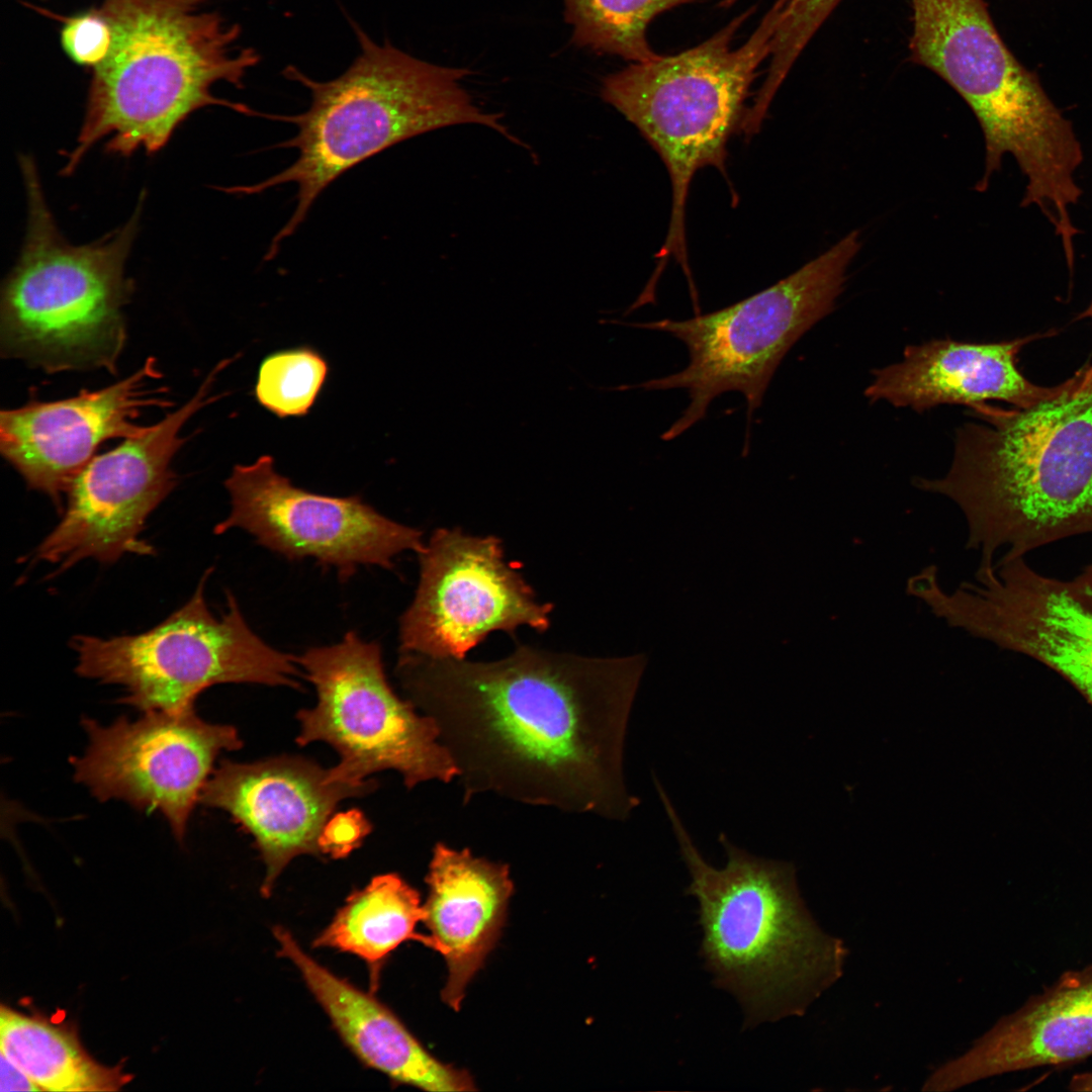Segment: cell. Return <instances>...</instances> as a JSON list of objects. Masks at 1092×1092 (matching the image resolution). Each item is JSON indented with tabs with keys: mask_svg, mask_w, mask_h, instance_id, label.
<instances>
[{
	"mask_svg": "<svg viewBox=\"0 0 1092 1092\" xmlns=\"http://www.w3.org/2000/svg\"><path fill=\"white\" fill-rule=\"evenodd\" d=\"M424 918L419 893L399 876L385 874L351 895L313 944L355 954L375 971L406 940L431 948L430 936L416 932Z\"/></svg>",
	"mask_w": 1092,
	"mask_h": 1092,
	"instance_id": "24",
	"label": "cell"
},
{
	"mask_svg": "<svg viewBox=\"0 0 1092 1092\" xmlns=\"http://www.w3.org/2000/svg\"><path fill=\"white\" fill-rule=\"evenodd\" d=\"M972 408L946 473L913 484L959 508L979 566L1092 533V367L1030 406Z\"/></svg>",
	"mask_w": 1092,
	"mask_h": 1092,
	"instance_id": "2",
	"label": "cell"
},
{
	"mask_svg": "<svg viewBox=\"0 0 1092 1092\" xmlns=\"http://www.w3.org/2000/svg\"><path fill=\"white\" fill-rule=\"evenodd\" d=\"M274 935L333 1026L367 1067L396 1083L427 1091H475L471 1075L440 1062L385 1005L331 973L308 956L284 928Z\"/></svg>",
	"mask_w": 1092,
	"mask_h": 1092,
	"instance_id": "22",
	"label": "cell"
},
{
	"mask_svg": "<svg viewBox=\"0 0 1092 1092\" xmlns=\"http://www.w3.org/2000/svg\"><path fill=\"white\" fill-rule=\"evenodd\" d=\"M88 745L72 759L75 780L99 801L159 811L182 842L217 755L242 746L237 729L199 718L194 709L145 712L108 726L86 718Z\"/></svg>",
	"mask_w": 1092,
	"mask_h": 1092,
	"instance_id": "16",
	"label": "cell"
},
{
	"mask_svg": "<svg viewBox=\"0 0 1092 1092\" xmlns=\"http://www.w3.org/2000/svg\"><path fill=\"white\" fill-rule=\"evenodd\" d=\"M23 5L60 23L61 48L74 65L91 72L107 57L112 29L99 6L63 15L31 3L24 2Z\"/></svg>",
	"mask_w": 1092,
	"mask_h": 1092,
	"instance_id": "28",
	"label": "cell"
},
{
	"mask_svg": "<svg viewBox=\"0 0 1092 1092\" xmlns=\"http://www.w3.org/2000/svg\"><path fill=\"white\" fill-rule=\"evenodd\" d=\"M646 656L587 657L521 645L495 661L400 653L410 701L436 723L463 803L491 793L625 821L624 746Z\"/></svg>",
	"mask_w": 1092,
	"mask_h": 1092,
	"instance_id": "1",
	"label": "cell"
},
{
	"mask_svg": "<svg viewBox=\"0 0 1092 1092\" xmlns=\"http://www.w3.org/2000/svg\"><path fill=\"white\" fill-rule=\"evenodd\" d=\"M781 21L769 56L766 78L758 90L763 101L774 99L793 65L841 0H781Z\"/></svg>",
	"mask_w": 1092,
	"mask_h": 1092,
	"instance_id": "27",
	"label": "cell"
},
{
	"mask_svg": "<svg viewBox=\"0 0 1092 1092\" xmlns=\"http://www.w3.org/2000/svg\"><path fill=\"white\" fill-rule=\"evenodd\" d=\"M0 1091H39V1087L4 1055L0 1058Z\"/></svg>",
	"mask_w": 1092,
	"mask_h": 1092,
	"instance_id": "30",
	"label": "cell"
},
{
	"mask_svg": "<svg viewBox=\"0 0 1092 1092\" xmlns=\"http://www.w3.org/2000/svg\"><path fill=\"white\" fill-rule=\"evenodd\" d=\"M225 364L219 363L179 408L87 464L67 492L61 521L36 547L33 559L57 565L61 572L86 558L112 563L126 553L153 554L141 532L176 486L172 461L187 440L183 427L213 400L209 390Z\"/></svg>",
	"mask_w": 1092,
	"mask_h": 1092,
	"instance_id": "13",
	"label": "cell"
},
{
	"mask_svg": "<svg viewBox=\"0 0 1092 1092\" xmlns=\"http://www.w3.org/2000/svg\"><path fill=\"white\" fill-rule=\"evenodd\" d=\"M859 248V233L852 231L786 278L732 305L685 321L630 325L667 333L689 352L682 370L632 386L688 391L690 404L661 438L669 441L681 435L727 391L745 397L750 420L789 350L834 309L847 266Z\"/></svg>",
	"mask_w": 1092,
	"mask_h": 1092,
	"instance_id": "9",
	"label": "cell"
},
{
	"mask_svg": "<svg viewBox=\"0 0 1092 1092\" xmlns=\"http://www.w3.org/2000/svg\"><path fill=\"white\" fill-rule=\"evenodd\" d=\"M1021 342L974 344L949 339L907 346L901 361L873 372L864 394L918 413L941 404L970 407L989 399L1027 407L1053 394L1059 386L1040 387L1016 367Z\"/></svg>",
	"mask_w": 1092,
	"mask_h": 1092,
	"instance_id": "21",
	"label": "cell"
},
{
	"mask_svg": "<svg viewBox=\"0 0 1092 1092\" xmlns=\"http://www.w3.org/2000/svg\"><path fill=\"white\" fill-rule=\"evenodd\" d=\"M695 0H563L572 42L598 54L633 63L659 55L647 38L649 23L660 13Z\"/></svg>",
	"mask_w": 1092,
	"mask_h": 1092,
	"instance_id": "25",
	"label": "cell"
},
{
	"mask_svg": "<svg viewBox=\"0 0 1092 1092\" xmlns=\"http://www.w3.org/2000/svg\"><path fill=\"white\" fill-rule=\"evenodd\" d=\"M752 10L692 49L633 63L603 81L602 98L636 126L669 175L671 211L666 238L655 255L657 276L671 256L691 279L686 204L692 179L707 166L724 173L729 138L739 129L759 65L770 56L781 0L744 43L732 48Z\"/></svg>",
	"mask_w": 1092,
	"mask_h": 1092,
	"instance_id": "7",
	"label": "cell"
},
{
	"mask_svg": "<svg viewBox=\"0 0 1092 1092\" xmlns=\"http://www.w3.org/2000/svg\"><path fill=\"white\" fill-rule=\"evenodd\" d=\"M161 376L156 358L149 357L109 386L1 411L3 458L29 488L47 494L60 508L63 494L102 444L142 433L147 426L139 420L146 411L172 406L167 389L156 384Z\"/></svg>",
	"mask_w": 1092,
	"mask_h": 1092,
	"instance_id": "17",
	"label": "cell"
},
{
	"mask_svg": "<svg viewBox=\"0 0 1092 1092\" xmlns=\"http://www.w3.org/2000/svg\"><path fill=\"white\" fill-rule=\"evenodd\" d=\"M19 165L27 225L18 260L1 288V356L47 373H115L126 342L123 308L133 292L125 264L145 194L123 225L76 246L57 225L33 159L21 155Z\"/></svg>",
	"mask_w": 1092,
	"mask_h": 1092,
	"instance_id": "6",
	"label": "cell"
},
{
	"mask_svg": "<svg viewBox=\"0 0 1092 1092\" xmlns=\"http://www.w3.org/2000/svg\"><path fill=\"white\" fill-rule=\"evenodd\" d=\"M328 372L326 359L311 347L274 352L260 364L254 394L279 418L302 417L314 404Z\"/></svg>",
	"mask_w": 1092,
	"mask_h": 1092,
	"instance_id": "26",
	"label": "cell"
},
{
	"mask_svg": "<svg viewBox=\"0 0 1092 1092\" xmlns=\"http://www.w3.org/2000/svg\"><path fill=\"white\" fill-rule=\"evenodd\" d=\"M925 605L948 627L1044 663L1092 705V565L1063 580L1000 556L953 589L934 584Z\"/></svg>",
	"mask_w": 1092,
	"mask_h": 1092,
	"instance_id": "12",
	"label": "cell"
},
{
	"mask_svg": "<svg viewBox=\"0 0 1092 1092\" xmlns=\"http://www.w3.org/2000/svg\"><path fill=\"white\" fill-rule=\"evenodd\" d=\"M1088 314H1089V315H1090V316L1092 317V304H1091V306L1089 307V310H1088Z\"/></svg>",
	"mask_w": 1092,
	"mask_h": 1092,
	"instance_id": "32",
	"label": "cell"
},
{
	"mask_svg": "<svg viewBox=\"0 0 1092 1092\" xmlns=\"http://www.w3.org/2000/svg\"><path fill=\"white\" fill-rule=\"evenodd\" d=\"M295 660L317 696L313 708L297 715V742L323 741L338 752L339 762L329 768L333 780L362 785L372 774L393 769L413 789L457 778L434 720L387 681L377 642L350 631L339 643L308 648Z\"/></svg>",
	"mask_w": 1092,
	"mask_h": 1092,
	"instance_id": "11",
	"label": "cell"
},
{
	"mask_svg": "<svg viewBox=\"0 0 1092 1092\" xmlns=\"http://www.w3.org/2000/svg\"><path fill=\"white\" fill-rule=\"evenodd\" d=\"M912 61L948 83L977 117L985 139L980 191L1011 154L1025 193L1053 197L1073 183L1082 151L1071 123L1000 37L985 0H911Z\"/></svg>",
	"mask_w": 1092,
	"mask_h": 1092,
	"instance_id": "8",
	"label": "cell"
},
{
	"mask_svg": "<svg viewBox=\"0 0 1092 1092\" xmlns=\"http://www.w3.org/2000/svg\"><path fill=\"white\" fill-rule=\"evenodd\" d=\"M1071 1091H1092V1071L1076 1074L1069 1082Z\"/></svg>",
	"mask_w": 1092,
	"mask_h": 1092,
	"instance_id": "31",
	"label": "cell"
},
{
	"mask_svg": "<svg viewBox=\"0 0 1092 1092\" xmlns=\"http://www.w3.org/2000/svg\"><path fill=\"white\" fill-rule=\"evenodd\" d=\"M424 923L431 948L443 956V1001L460 1009L465 989L483 966L504 926L514 892L510 867L437 842L426 878Z\"/></svg>",
	"mask_w": 1092,
	"mask_h": 1092,
	"instance_id": "20",
	"label": "cell"
},
{
	"mask_svg": "<svg viewBox=\"0 0 1092 1092\" xmlns=\"http://www.w3.org/2000/svg\"><path fill=\"white\" fill-rule=\"evenodd\" d=\"M210 572L186 604L146 632L106 639L74 636L76 671L123 687L121 702L143 712L194 709L202 691L222 682L297 688L295 656L256 635L231 593L220 618L210 612L204 598Z\"/></svg>",
	"mask_w": 1092,
	"mask_h": 1092,
	"instance_id": "10",
	"label": "cell"
},
{
	"mask_svg": "<svg viewBox=\"0 0 1092 1092\" xmlns=\"http://www.w3.org/2000/svg\"><path fill=\"white\" fill-rule=\"evenodd\" d=\"M352 26L360 53L339 77L323 82L294 66L283 70L288 80L310 92L306 111L260 114L296 125L297 133L277 147L296 149L297 159L261 182L225 189L254 195L281 184L297 186L295 209L272 239L265 260L277 255L281 242L294 234L332 182L395 144L442 127L472 123L525 147L503 124L500 114L484 112L474 104L461 85L471 73L468 69L419 60L389 41L380 46L356 23Z\"/></svg>",
	"mask_w": 1092,
	"mask_h": 1092,
	"instance_id": "5",
	"label": "cell"
},
{
	"mask_svg": "<svg viewBox=\"0 0 1092 1092\" xmlns=\"http://www.w3.org/2000/svg\"><path fill=\"white\" fill-rule=\"evenodd\" d=\"M224 485L232 510L214 528H241L289 560L313 558L337 569L342 580L359 565L393 566L403 551L425 548L423 534L378 513L358 495L336 497L295 486L279 474L270 455L236 465Z\"/></svg>",
	"mask_w": 1092,
	"mask_h": 1092,
	"instance_id": "15",
	"label": "cell"
},
{
	"mask_svg": "<svg viewBox=\"0 0 1092 1092\" xmlns=\"http://www.w3.org/2000/svg\"><path fill=\"white\" fill-rule=\"evenodd\" d=\"M653 781L690 874L686 893L699 903L700 953L714 985L737 999L745 1027L803 1015L842 976L843 941L811 915L792 862L753 855L720 833L727 860L711 866Z\"/></svg>",
	"mask_w": 1092,
	"mask_h": 1092,
	"instance_id": "3",
	"label": "cell"
},
{
	"mask_svg": "<svg viewBox=\"0 0 1092 1092\" xmlns=\"http://www.w3.org/2000/svg\"><path fill=\"white\" fill-rule=\"evenodd\" d=\"M1092 1056V963L1065 972L1042 992L999 1019L961 1057L937 1068L923 1091H950L977 1081Z\"/></svg>",
	"mask_w": 1092,
	"mask_h": 1092,
	"instance_id": "19",
	"label": "cell"
},
{
	"mask_svg": "<svg viewBox=\"0 0 1092 1092\" xmlns=\"http://www.w3.org/2000/svg\"><path fill=\"white\" fill-rule=\"evenodd\" d=\"M210 1L102 0L112 42L90 72L83 123L64 175L73 174L103 139L107 154H155L182 122L207 106L258 115L212 93L219 82L242 88L260 56L237 44L240 25L208 10Z\"/></svg>",
	"mask_w": 1092,
	"mask_h": 1092,
	"instance_id": "4",
	"label": "cell"
},
{
	"mask_svg": "<svg viewBox=\"0 0 1092 1092\" xmlns=\"http://www.w3.org/2000/svg\"><path fill=\"white\" fill-rule=\"evenodd\" d=\"M368 823L358 811L331 817L320 839L321 850L334 857L347 855L367 833Z\"/></svg>",
	"mask_w": 1092,
	"mask_h": 1092,
	"instance_id": "29",
	"label": "cell"
},
{
	"mask_svg": "<svg viewBox=\"0 0 1092 1092\" xmlns=\"http://www.w3.org/2000/svg\"><path fill=\"white\" fill-rule=\"evenodd\" d=\"M418 555L419 585L399 619L400 653L465 658L492 632L548 629L552 605L539 603L505 561L498 538L440 528Z\"/></svg>",
	"mask_w": 1092,
	"mask_h": 1092,
	"instance_id": "14",
	"label": "cell"
},
{
	"mask_svg": "<svg viewBox=\"0 0 1092 1092\" xmlns=\"http://www.w3.org/2000/svg\"><path fill=\"white\" fill-rule=\"evenodd\" d=\"M0 1050L42 1091H117L129 1076L83 1048L74 1026L2 1004Z\"/></svg>",
	"mask_w": 1092,
	"mask_h": 1092,
	"instance_id": "23",
	"label": "cell"
},
{
	"mask_svg": "<svg viewBox=\"0 0 1092 1092\" xmlns=\"http://www.w3.org/2000/svg\"><path fill=\"white\" fill-rule=\"evenodd\" d=\"M374 786L335 781L330 769L301 757L225 760L206 782L199 802L225 811L252 834L266 868L261 891L268 896L291 859L322 852L320 839L337 805Z\"/></svg>",
	"mask_w": 1092,
	"mask_h": 1092,
	"instance_id": "18",
	"label": "cell"
}]
</instances>
